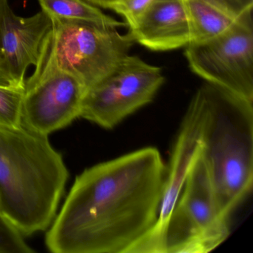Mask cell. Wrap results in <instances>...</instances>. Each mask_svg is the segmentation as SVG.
Returning a JSON list of instances; mask_svg holds the SVG:
<instances>
[{
    "mask_svg": "<svg viewBox=\"0 0 253 253\" xmlns=\"http://www.w3.org/2000/svg\"><path fill=\"white\" fill-rule=\"evenodd\" d=\"M167 165L155 147L77 176L45 245L54 253H133L158 221Z\"/></svg>",
    "mask_w": 253,
    "mask_h": 253,
    "instance_id": "obj_1",
    "label": "cell"
},
{
    "mask_svg": "<svg viewBox=\"0 0 253 253\" xmlns=\"http://www.w3.org/2000/svg\"><path fill=\"white\" fill-rule=\"evenodd\" d=\"M69 171L48 136L25 126H0V213L23 236L49 228Z\"/></svg>",
    "mask_w": 253,
    "mask_h": 253,
    "instance_id": "obj_2",
    "label": "cell"
},
{
    "mask_svg": "<svg viewBox=\"0 0 253 253\" xmlns=\"http://www.w3.org/2000/svg\"><path fill=\"white\" fill-rule=\"evenodd\" d=\"M201 156L219 211L229 220L253 184V103L206 82Z\"/></svg>",
    "mask_w": 253,
    "mask_h": 253,
    "instance_id": "obj_3",
    "label": "cell"
},
{
    "mask_svg": "<svg viewBox=\"0 0 253 253\" xmlns=\"http://www.w3.org/2000/svg\"><path fill=\"white\" fill-rule=\"evenodd\" d=\"M52 30L39 61L75 77L86 89L109 75L128 55L134 40L118 28L81 20L51 18Z\"/></svg>",
    "mask_w": 253,
    "mask_h": 253,
    "instance_id": "obj_4",
    "label": "cell"
},
{
    "mask_svg": "<svg viewBox=\"0 0 253 253\" xmlns=\"http://www.w3.org/2000/svg\"><path fill=\"white\" fill-rule=\"evenodd\" d=\"M230 234L220 214L202 156L191 167L167 223L164 253H207Z\"/></svg>",
    "mask_w": 253,
    "mask_h": 253,
    "instance_id": "obj_5",
    "label": "cell"
},
{
    "mask_svg": "<svg viewBox=\"0 0 253 253\" xmlns=\"http://www.w3.org/2000/svg\"><path fill=\"white\" fill-rule=\"evenodd\" d=\"M252 10L244 12L218 36L188 44L184 54L195 75L253 103Z\"/></svg>",
    "mask_w": 253,
    "mask_h": 253,
    "instance_id": "obj_6",
    "label": "cell"
},
{
    "mask_svg": "<svg viewBox=\"0 0 253 253\" xmlns=\"http://www.w3.org/2000/svg\"><path fill=\"white\" fill-rule=\"evenodd\" d=\"M164 81L161 68L128 54L108 76L87 89L81 118L112 129L151 103Z\"/></svg>",
    "mask_w": 253,
    "mask_h": 253,
    "instance_id": "obj_7",
    "label": "cell"
},
{
    "mask_svg": "<svg viewBox=\"0 0 253 253\" xmlns=\"http://www.w3.org/2000/svg\"><path fill=\"white\" fill-rule=\"evenodd\" d=\"M25 82L22 123L48 136L81 118L87 89L75 77L39 61Z\"/></svg>",
    "mask_w": 253,
    "mask_h": 253,
    "instance_id": "obj_8",
    "label": "cell"
},
{
    "mask_svg": "<svg viewBox=\"0 0 253 253\" xmlns=\"http://www.w3.org/2000/svg\"><path fill=\"white\" fill-rule=\"evenodd\" d=\"M205 111V97L200 87L191 100L171 148L158 221L134 253H164L167 223L188 173L201 153Z\"/></svg>",
    "mask_w": 253,
    "mask_h": 253,
    "instance_id": "obj_9",
    "label": "cell"
},
{
    "mask_svg": "<svg viewBox=\"0 0 253 253\" xmlns=\"http://www.w3.org/2000/svg\"><path fill=\"white\" fill-rule=\"evenodd\" d=\"M51 30L52 20L43 11L20 17L8 0H0V85L24 89L27 69L38 64Z\"/></svg>",
    "mask_w": 253,
    "mask_h": 253,
    "instance_id": "obj_10",
    "label": "cell"
},
{
    "mask_svg": "<svg viewBox=\"0 0 253 253\" xmlns=\"http://www.w3.org/2000/svg\"><path fill=\"white\" fill-rule=\"evenodd\" d=\"M128 32L134 42L152 51L186 46L192 36L184 0H152Z\"/></svg>",
    "mask_w": 253,
    "mask_h": 253,
    "instance_id": "obj_11",
    "label": "cell"
},
{
    "mask_svg": "<svg viewBox=\"0 0 253 253\" xmlns=\"http://www.w3.org/2000/svg\"><path fill=\"white\" fill-rule=\"evenodd\" d=\"M184 1L190 23V42L215 38L232 27L238 20L200 0Z\"/></svg>",
    "mask_w": 253,
    "mask_h": 253,
    "instance_id": "obj_12",
    "label": "cell"
},
{
    "mask_svg": "<svg viewBox=\"0 0 253 253\" xmlns=\"http://www.w3.org/2000/svg\"><path fill=\"white\" fill-rule=\"evenodd\" d=\"M42 11L51 18L81 20L112 27H127L126 22L118 21L105 14L86 0H38Z\"/></svg>",
    "mask_w": 253,
    "mask_h": 253,
    "instance_id": "obj_13",
    "label": "cell"
},
{
    "mask_svg": "<svg viewBox=\"0 0 253 253\" xmlns=\"http://www.w3.org/2000/svg\"><path fill=\"white\" fill-rule=\"evenodd\" d=\"M23 91L22 88L0 85V126L21 125Z\"/></svg>",
    "mask_w": 253,
    "mask_h": 253,
    "instance_id": "obj_14",
    "label": "cell"
},
{
    "mask_svg": "<svg viewBox=\"0 0 253 253\" xmlns=\"http://www.w3.org/2000/svg\"><path fill=\"white\" fill-rule=\"evenodd\" d=\"M24 236L0 213V253H32Z\"/></svg>",
    "mask_w": 253,
    "mask_h": 253,
    "instance_id": "obj_15",
    "label": "cell"
},
{
    "mask_svg": "<svg viewBox=\"0 0 253 253\" xmlns=\"http://www.w3.org/2000/svg\"><path fill=\"white\" fill-rule=\"evenodd\" d=\"M152 0H117L109 9L122 16L129 29L133 27L140 14Z\"/></svg>",
    "mask_w": 253,
    "mask_h": 253,
    "instance_id": "obj_16",
    "label": "cell"
},
{
    "mask_svg": "<svg viewBox=\"0 0 253 253\" xmlns=\"http://www.w3.org/2000/svg\"><path fill=\"white\" fill-rule=\"evenodd\" d=\"M227 15L238 18L244 12L253 9V0H200Z\"/></svg>",
    "mask_w": 253,
    "mask_h": 253,
    "instance_id": "obj_17",
    "label": "cell"
},
{
    "mask_svg": "<svg viewBox=\"0 0 253 253\" xmlns=\"http://www.w3.org/2000/svg\"><path fill=\"white\" fill-rule=\"evenodd\" d=\"M90 3L92 5H96V6L101 7V8H106L109 9L111 5L116 2L117 0H86Z\"/></svg>",
    "mask_w": 253,
    "mask_h": 253,
    "instance_id": "obj_18",
    "label": "cell"
}]
</instances>
